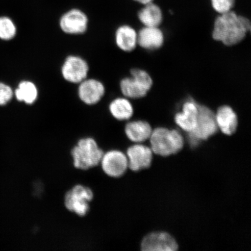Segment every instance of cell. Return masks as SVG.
Returning <instances> with one entry per match:
<instances>
[{"label":"cell","instance_id":"cell-13","mask_svg":"<svg viewBox=\"0 0 251 251\" xmlns=\"http://www.w3.org/2000/svg\"><path fill=\"white\" fill-rule=\"evenodd\" d=\"M199 114V104L193 99L186 100L181 111L175 116V123L182 130L190 133L196 127Z\"/></svg>","mask_w":251,"mask_h":251},{"label":"cell","instance_id":"cell-1","mask_svg":"<svg viewBox=\"0 0 251 251\" xmlns=\"http://www.w3.org/2000/svg\"><path fill=\"white\" fill-rule=\"evenodd\" d=\"M250 29L249 19L230 11L216 18L212 37L225 46H234L242 42Z\"/></svg>","mask_w":251,"mask_h":251},{"label":"cell","instance_id":"cell-5","mask_svg":"<svg viewBox=\"0 0 251 251\" xmlns=\"http://www.w3.org/2000/svg\"><path fill=\"white\" fill-rule=\"evenodd\" d=\"M131 76L123 78L120 83L122 94L128 99L143 98L153 85L152 78L146 71L133 69Z\"/></svg>","mask_w":251,"mask_h":251},{"label":"cell","instance_id":"cell-8","mask_svg":"<svg viewBox=\"0 0 251 251\" xmlns=\"http://www.w3.org/2000/svg\"><path fill=\"white\" fill-rule=\"evenodd\" d=\"M89 66L83 58L77 55L68 56L63 64L61 74L68 82L79 84L87 78Z\"/></svg>","mask_w":251,"mask_h":251},{"label":"cell","instance_id":"cell-3","mask_svg":"<svg viewBox=\"0 0 251 251\" xmlns=\"http://www.w3.org/2000/svg\"><path fill=\"white\" fill-rule=\"evenodd\" d=\"M149 139L153 153L161 156L175 154L180 151L184 145V138L179 131L165 127L152 130Z\"/></svg>","mask_w":251,"mask_h":251},{"label":"cell","instance_id":"cell-12","mask_svg":"<svg viewBox=\"0 0 251 251\" xmlns=\"http://www.w3.org/2000/svg\"><path fill=\"white\" fill-rule=\"evenodd\" d=\"M105 88L103 84L96 78H87L79 83L78 98L87 105L97 104L104 96Z\"/></svg>","mask_w":251,"mask_h":251},{"label":"cell","instance_id":"cell-22","mask_svg":"<svg viewBox=\"0 0 251 251\" xmlns=\"http://www.w3.org/2000/svg\"><path fill=\"white\" fill-rule=\"evenodd\" d=\"M213 9L220 14L231 11L234 5V0H211Z\"/></svg>","mask_w":251,"mask_h":251},{"label":"cell","instance_id":"cell-4","mask_svg":"<svg viewBox=\"0 0 251 251\" xmlns=\"http://www.w3.org/2000/svg\"><path fill=\"white\" fill-rule=\"evenodd\" d=\"M92 188L83 184H76L66 191L63 202L69 212L83 218L90 209V203L94 199Z\"/></svg>","mask_w":251,"mask_h":251},{"label":"cell","instance_id":"cell-18","mask_svg":"<svg viewBox=\"0 0 251 251\" xmlns=\"http://www.w3.org/2000/svg\"><path fill=\"white\" fill-rule=\"evenodd\" d=\"M109 111L116 120L125 121L133 117L134 108L129 100L125 97H119L110 102Z\"/></svg>","mask_w":251,"mask_h":251},{"label":"cell","instance_id":"cell-16","mask_svg":"<svg viewBox=\"0 0 251 251\" xmlns=\"http://www.w3.org/2000/svg\"><path fill=\"white\" fill-rule=\"evenodd\" d=\"M152 132L151 126L144 121H134L128 122L125 125L126 136L131 142L143 143L150 139Z\"/></svg>","mask_w":251,"mask_h":251},{"label":"cell","instance_id":"cell-23","mask_svg":"<svg viewBox=\"0 0 251 251\" xmlns=\"http://www.w3.org/2000/svg\"><path fill=\"white\" fill-rule=\"evenodd\" d=\"M14 94L10 86L0 82V105L7 104L12 100Z\"/></svg>","mask_w":251,"mask_h":251},{"label":"cell","instance_id":"cell-19","mask_svg":"<svg viewBox=\"0 0 251 251\" xmlns=\"http://www.w3.org/2000/svg\"><path fill=\"white\" fill-rule=\"evenodd\" d=\"M138 17L144 26L158 27L162 23L163 15L158 5L150 2L141 9Z\"/></svg>","mask_w":251,"mask_h":251},{"label":"cell","instance_id":"cell-2","mask_svg":"<svg viewBox=\"0 0 251 251\" xmlns=\"http://www.w3.org/2000/svg\"><path fill=\"white\" fill-rule=\"evenodd\" d=\"M103 153L93 137L80 138L70 151L72 165L76 170H90L100 166Z\"/></svg>","mask_w":251,"mask_h":251},{"label":"cell","instance_id":"cell-21","mask_svg":"<svg viewBox=\"0 0 251 251\" xmlns=\"http://www.w3.org/2000/svg\"><path fill=\"white\" fill-rule=\"evenodd\" d=\"M17 34V27L11 19L0 17V39L10 40L14 39Z\"/></svg>","mask_w":251,"mask_h":251},{"label":"cell","instance_id":"cell-17","mask_svg":"<svg viewBox=\"0 0 251 251\" xmlns=\"http://www.w3.org/2000/svg\"><path fill=\"white\" fill-rule=\"evenodd\" d=\"M115 42L118 48L125 52H131L136 48L137 33L132 27L123 25L115 32Z\"/></svg>","mask_w":251,"mask_h":251},{"label":"cell","instance_id":"cell-20","mask_svg":"<svg viewBox=\"0 0 251 251\" xmlns=\"http://www.w3.org/2000/svg\"><path fill=\"white\" fill-rule=\"evenodd\" d=\"M14 94L18 101L32 105L38 99V88L33 81L24 80L18 84Z\"/></svg>","mask_w":251,"mask_h":251},{"label":"cell","instance_id":"cell-14","mask_svg":"<svg viewBox=\"0 0 251 251\" xmlns=\"http://www.w3.org/2000/svg\"><path fill=\"white\" fill-rule=\"evenodd\" d=\"M164 39V33L158 27L144 26L137 33V45L147 50L161 48Z\"/></svg>","mask_w":251,"mask_h":251},{"label":"cell","instance_id":"cell-6","mask_svg":"<svg viewBox=\"0 0 251 251\" xmlns=\"http://www.w3.org/2000/svg\"><path fill=\"white\" fill-rule=\"evenodd\" d=\"M215 112L208 106L199 104V114L195 129L188 133L190 145L196 147L201 141L206 140L217 133Z\"/></svg>","mask_w":251,"mask_h":251},{"label":"cell","instance_id":"cell-11","mask_svg":"<svg viewBox=\"0 0 251 251\" xmlns=\"http://www.w3.org/2000/svg\"><path fill=\"white\" fill-rule=\"evenodd\" d=\"M178 247L175 238L165 232L150 233L143 238L141 244L143 251H176Z\"/></svg>","mask_w":251,"mask_h":251},{"label":"cell","instance_id":"cell-9","mask_svg":"<svg viewBox=\"0 0 251 251\" xmlns=\"http://www.w3.org/2000/svg\"><path fill=\"white\" fill-rule=\"evenodd\" d=\"M128 168L131 171L138 172L149 168L152 164L153 152L150 147L140 143L128 147L126 150Z\"/></svg>","mask_w":251,"mask_h":251},{"label":"cell","instance_id":"cell-7","mask_svg":"<svg viewBox=\"0 0 251 251\" xmlns=\"http://www.w3.org/2000/svg\"><path fill=\"white\" fill-rule=\"evenodd\" d=\"M100 167L106 176L114 179L121 178L128 169L126 155L118 149L106 150L103 153Z\"/></svg>","mask_w":251,"mask_h":251},{"label":"cell","instance_id":"cell-10","mask_svg":"<svg viewBox=\"0 0 251 251\" xmlns=\"http://www.w3.org/2000/svg\"><path fill=\"white\" fill-rule=\"evenodd\" d=\"M89 20L83 12L73 9L62 16L59 21L61 29L66 34L78 35L86 32Z\"/></svg>","mask_w":251,"mask_h":251},{"label":"cell","instance_id":"cell-15","mask_svg":"<svg viewBox=\"0 0 251 251\" xmlns=\"http://www.w3.org/2000/svg\"><path fill=\"white\" fill-rule=\"evenodd\" d=\"M218 129L228 136L233 135L237 129L238 121L236 113L228 105L220 106L215 112Z\"/></svg>","mask_w":251,"mask_h":251},{"label":"cell","instance_id":"cell-24","mask_svg":"<svg viewBox=\"0 0 251 251\" xmlns=\"http://www.w3.org/2000/svg\"><path fill=\"white\" fill-rule=\"evenodd\" d=\"M134 1L141 3L144 5L149 4V3L151 2L152 0H134Z\"/></svg>","mask_w":251,"mask_h":251}]
</instances>
